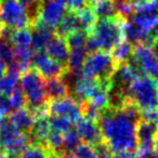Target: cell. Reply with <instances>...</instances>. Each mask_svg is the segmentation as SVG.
Listing matches in <instances>:
<instances>
[{
	"instance_id": "cell-23",
	"label": "cell",
	"mask_w": 158,
	"mask_h": 158,
	"mask_svg": "<svg viewBox=\"0 0 158 158\" xmlns=\"http://www.w3.org/2000/svg\"><path fill=\"white\" fill-rule=\"evenodd\" d=\"M13 48H33L31 47V29L22 28L12 31L9 39Z\"/></svg>"
},
{
	"instance_id": "cell-44",
	"label": "cell",
	"mask_w": 158,
	"mask_h": 158,
	"mask_svg": "<svg viewBox=\"0 0 158 158\" xmlns=\"http://www.w3.org/2000/svg\"><path fill=\"white\" fill-rule=\"evenodd\" d=\"M155 2H156V6H157V8H158V0H155Z\"/></svg>"
},
{
	"instance_id": "cell-27",
	"label": "cell",
	"mask_w": 158,
	"mask_h": 158,
	"mask_svg": "<svg viewBox=\"0 0 158 158\" xmlns=\"http://www.w3.org/2000/svg\"><path fill=\"white\" fill-rule=\"evenodd\" d=\"M82 141L75 129H70L69 131L63 133V147L64 153H72L76 149L77 146L81 144Z\"/></svg>"
},
{
	"instance_id": "cell-19",
	"label": "cell",
	"mask_w": 158,
	"mask_h": 158,
	"mask_svg": "<svg viewBox=\"0 0 158 158\" xmlns=\"http://www.w3.org/2000/svg\"><path fill=\"white\" fill-rule=\"evenodd\" d=\"M88 53L89 50L87 47L70 49L69 55H68L67 62H66V67L68 69V74L76 75L81 73L82 64H84V61Z\"/></svg>"
},
{
	"instance_id": "cell-20",
	"label": "cell",
	"mask_w": 158,
	"mask_h": 158,
	"mask_svg": "<svg viewBox=\"0 0 158 158\" xmlns=\"http://www.w3.org/2000/svg\"><path fill=\"white\" fill-rule=\"evenodd\" d=\"M89 6L98 19H110L118 15L114 0H92Z\"/></svg>"
},
{
	"instance_id": "cell-11",
	"label": "cell",
	"mask_w": 158,
	"mask_h": 158,
	"mask_svg": "<svg viewBox=\"0 0 158 158\" xmlns=\"http://www.w3.org/2000/svg\"><path fill=\"white\" fill-rule=\"evenodd\" d=\"M74 127L84 143L90 144L92 146H97V145L104 142L103 135H102L98 121L91 120V119L85 118V117H80L75 123Z\"/></svg>"
},
{
	"instance_id": "cell-9",
	"label": "cell",
	"mask_w": 158,
	"mask_h": 158,
	"mask_svg": "<svg viewBox=\"0 0 158 158\" xmlns=\"http://www.w3.org/2000/svg\"><path fill=\"white\" fill-rule=\"evenodd\" d=\"M31 67L35 68L44 79L65 77L68 75L66 65L50 57L44 51H35L31 60Z\"/></svg>"
},
{
	"instance_id": "cell-10",
	"label": "cell",
	"mask_w": 158,
	"mask_h": 158,
	"mask_svg": "<svg viewBox=\"0 0 158 158\" xmlns=\"http://www.w3.org/2000/svg\"><path fill=\"white\" fill-rule=\"evenodd\" d=\"M48 108L49 113L53 116L66 117L74 123H76L80 117H82L80 103L69 95L63 99L49 101Z\"/></svg>"
},
{
	"instance_id": "cell-31",
	"label": "cell",
	"mask_w": 158,
	"mask_h": 158,
	"mask_svg": "<svg viewBox=\"0 0 158 158\" xmlns=\"http://www.w3.org/2000/svg\"><path fill=\"white\" fill-rule=\"evenodd\" d=\"M73 154L76 156V158H99L95 147L84 142L76 147Z\"/></svg>"
},
{
	"instance_id": "cell-6",
	"label": "cell",
	"mask_w": 158,
	"mask_h": 158,
	"mask_svg": "<svg viewBox=\"0 0 158 158\" xmlns=\"http://www.w3.org/2000/svg\"><path fill=\"white\" fill-rule=\"evenodd\" d=\"M117 66L110 52L103 50L91 51L84 61L81 74L99 81H110Z\"/></svg>"
},
{
	"instance_id": "cell-41",
	"label": "cell",
	"mask_w": 158,
	"mask_h": 158,
	"mask_svg": "<svg viewBox=\"0 0 158 158\" xmlns=\"http://www.w3.org/2000/svg\"><path fill=\"white\" fill-rule=\"evenodd\" d=\"M2 29H3V25L0 22V38H1V34H2Z\"/></svg>"
},
{
	"instance_id": "cell-16",
	"label": "cell",
	"mask_w": 158,
	"mask_h": 158,
	"mask_svg": "<svg viewBox=\"0 0 158 158\" xmlns=\"http://www.w3.org/2000/svg\"><path fill=\"white\" fill-rule=\"evenodd\" d=\"M50 130L51 128H50V123H49L48 116H42L36 118L31 131L28 132L31 143L46 146L47 138H48V134L50 132Z\"/></svg>"
},
{
	"instance_id": "cell-4",
	"label": "cell",
	"mask_w": 158,
	"mask_h": 158,
	"mask_svg": "<svg viewBox=\"0 0 158 158\" xmlns=\"http://www.w3.org/2000/svg\"><path fill=\"white\" fill-rule=\"evenodd\" d=\"M126 95L141 113L158 110V82L156 78L141 75L130 85Z\"/></svg>"
},
{
	"instance_id": "cell-32",
	"label": "cell",
	"mask_w": 158,
	"mask_h": 158,
	"mask_svg": "<svg viewBox=\"0 0 158 158\" xmlns=\"http://www.w3.org/2000/svg\"><path fill=\"white\" fill-rule=\"evenodd\" d=\"M20 1L25 6V8L28 11L29 16L31 19V25H33L34 21L37 19L38 12H39V9L44 2V0H20Z\"/></svg>"
},
{
	"instance_id": "cell-25",
	"label": "cell",
	"mask_w": 158,
	"mask_h": 158,
	"mask_svg": "<svg viewBox=\"0 0 158 158\" xmlns=\"http://www.w3.org/2000/svg\"><path fill=\"white\" fill-rule=\"evenodd\" d=\"M49 123H50L51 129L55 130L57 132H61V133H65V132L69 131L70 129L74 128L75 125L74 121L66 118V117L53 116V115H51V117L49 118Z\"/></svg>"
},
{
	"instance_id": "cell-22",
	"label": "cell",
	"mask_w": 158,
	"mask_h": 158,
	"mask_svg": "<svg viewBox=\"0 0 158 158\" xmlns=\"http://www.w3.org/2000/svg\"><path fill=\"white\" fill-rule=\"evenodd\" d=\"M21 73L13 68H9L5 76L0 78V93L5 94L9 98V95L13 92L14 89L18 87V84L20 81Z\"/></svg>"
},
{
	"instance_id": "cell-5",
	"label": "cell",
	"mask_w": 158,
	"mask_h": 158,
	"mask_svg": "<svg viewBox=\"0 0 158 158\" xmlns=\"http://www.w3.org/2000/svg\"><path fill=\"white\" fill-rule=\"evenodd\" d=\"M31 143L29 134L20 130L10 119L0 125V154L7 158H19Z\"/></svg>"
},
{
	"instance_id": "cell-12",
	"label": "cell",
	"mask_w": 158,
	"mask_h": 158,
	"mask_svg": "<svg viewBox=\"0 0 158 158\" xmlns=\"http://www.w3.org/2000/svg\"><path fill=\"white\" fill-rule=\"evenodd\" d=\"M66 11H67V8L64 3L53 1V0H44L38 12L37 19L48 24L49 26L55 28L64 18Z\"/></svg>"
},
{
	"instance_id": "cell-1",
	"label": "cell",
	"mask_w": 158,
	"mask_h": 158,
	"mask_svg": "<svg viewBox=\"0 0 158 158\" xmlns=\"http://www.w3.org/2000/svg\"><path fill=\"white\" fill-rule=\"evenodd\" d=\"M140 119V110L130 101L119 108L102 110L98 123L104 143L113 154L135 151L136 125Z\"/></svg>"
},
{
	"instance_id": "cell-37",
	"label": "cell",
	"mask_w": 158,
	"mask_h": 158,
	"mask_svg": "<svg viewBox=\"0 0 158 158\" xmlns=\"http://www.w3.org/2000/svg\"><path fill=\"white\" fill-rule=\"evenodd\" d=\"M154 154L158 157V132L156 133L155 140H154Z\"/></svg>"
},
{
	"instance_id": "cell-38",
	"label": "cell",
	"mask_w": 158,
	"mask_h": 158,
	"mask_svg": "<svg viewBox=\"0 0 158 158\" xmlns=\"http://www.w3.org/2000/svg\"><path fill=\"white\" fill-rule=\"evenodd\" d=\"M152 47L154 48L153 50H154V52H155L156 56L158 57V41H154L153 44H152Z\"/></svg>"
},
{
	"instance_id": "cell-36",
	"label": "cell",
	"mask_w": 158,
	"mask_h": 158,
	"mask_svg": "<svg viewBox=\"0 0 158 158\" xmlns=\"http://www.w3.org/2000/svg\"><path fill=\"white\" fill-rule=\"evenodd\" d=\"M8 70V65L1 57H0V78H2Z\"/></svg>"
},
{
	"instance_id": "cell-28",
	"label": "cell",
	"mask_w": 158,
	"mask_h": 158,
	"mask_svg": "<svg viewBox=\"0 0 158 158\" xmlns=\"http://www.w3.org/2000/svg\"><path fill=\"white\" fill-rule=\"evenodd\" d=\"M66 42H67L68 47L70 49H77V48H82V47H87V40H88V33L86 31L79 29L74 33L69 34L67 37L65 38Z\"/></svg>"
},
{
	"instance_id": "cell-15",
	"label": "cell",
	"mask_w": 158,
	"mask_h": 158,
	"mask_svg": "<svg viewBox=\"0 0 158 158\" xmlns=\"http://www.w3.org/2000/svg\"><path fill=\"white\" fill-rule=\"evenodd\" d=\"M44 90L49 101L63 99L69 94V87L64 77L44 79Z\"/></svg>"
},
{
	"instance_id": "cell-45",
	"label": "cell",
	"mask_w": 158,
	"mask_h": 158,
	"mask_svg": "<svg viewBox=\"0 0 158 158\" xmlns=\"http://www.w3.org/2000/svg\"><path fill=\"white\" fill-rule=\"evenodd\" d=\"M153 156H154V154H153V155L151 156V157H147V158H153ZM135 158H136V157H135Z\"/></svg>"
},
{
	"instance_id": "cell-13",
	"label": "cell",
	"mask_w": 158,
	"mask_h": 158,
	"mask_svg": "<svg viewBox=\"0 0 158 158\" xmlns=\"http://www.w3.org/2000/svg\"><path fill=\"white\" fill-rule=\"evenodd\" d=\"M74 76L75 78L73 81L72 97L77 100L79 103L84 101H89L99 87V80L85 76L81 73L74 75Z\"/></svg>"
},
{
	"instance_id": "cell-7",
	"label": "cell",
	"mask_w": 158,
	"mask_h": 158,
	"mask_svg": "<svg viewBox=\"0 0 158 158\" xmlns=\"http://www.w3.org/2000/svg\"><path fill=\"white\" fill-rule=\"evenodd\" d=\"M0 22L12 31L31 26L28 11L20 0H0Z\"/></svg>"
},
{
	"instance_id": "cell-14",
	"label": "cell",
	"mask_w": 158,
	"mask_h": 158,
	"mask_svg": "<svg viewBox=\"0 0 158 158\" xmlns=\"http://www.w3.org/2000/svg\"><path fill=\"white\" fill-rule=\"evenodd\" d=\"M44 52L50 57L54 59L55 61L66 65L68 55H69V47H68L65 38L60 37L55 34L54 37L47 44Z\"/></svg>"
},
{
	"instance_id": "cell-39",
	"label": "cell",
	"mask_w": 158,
	"mask_h": 158,
	"mask_svg": "<svg viewBox=\"0 0 158 158\" xmlns=\"http://www.w3.org/2000/svg\"><path fill=\"white\" fill-rule=\"evenodd\" d=\"M62 158H76V156H75L73 153H63Z\"/></svg>"
},
{
	"instance_id": "cell-43",
	"label": "cell",
	"mask_w": 158,
	"mask_h": 158,
	"mask_svg": "<svg viewBox=\"0 0 158 158\" xmlns=\"http://www.w3.org/2000/svg\"><path fill=\"white\" fill-rule=\"evenodd\" d=\"M0 158H7V157H6L5 155H1V154H0Z\"/></svg>"
},
{
	"instance_id": "cell-26",
	"label": "cell",
	"mask_w": 158,
	"mask_h": 158,
	"mask_svg": "<svg viewBox=\"0 0 158 158\" xmlns=\"http://www.w3.org/2000/svg\"><path fill=\"white\" fill-rule=\"evenodd\" d=\"M50 151L46 146L31 143L19 158H48Z\"/></svg>"
},
{
	"instance_id": "cell-29",
	"label": "cell",
	"mask_w": 158,
	"mask_h": 158,
	"mask_svg": "<svg viewBox=\"0 0 158 158\" xmlns=\"http://www.w3.org/2000/svg\"><path fill=\"white\" fill-rule=\"evenodd\" d=\"M9 102L11 112L26 106V98H25V94L21 87H16L13 90V92L9 95Z\"/></svg>"
},
{
	"instance_id": "cell-3",
	"label": "cell",
	"mask_w": 158,
	"mask_h": 158,
	"mask_svg": "<svg viewBox=\"0 0 158 158\" xmlns=\"http://www.w3.org/2000/svg\"><path fill=\"white\" fill-rule=\"evenodd\" d=\"M21 88L26 98V106L36 118L49 115V100L44 90V79L34 67H29L21 77Z\"/></svg>"
},
{
	"instance_id": "cell-21",
	"label": "cell",
	"mask_w": 158,
	"mask_h": 158,
	"mask_svg": "<svg viewBox=\"0 0 158 158\" xmlns=\"http://www.w3.org/2000/svg\"><path fill=\"white\" fill-rule=\"evenodd\" d=\"M133 48L134 44H131L128 40H123L120 44H118L112 51V54L114 61L116 62L117 65L127 63L130 62L132 59V54H133Z\"/></svg>"
},
{
	"instance_id": "cell-17",
	"label": "cell",
	"mask_w": 158,
	"mask_h": 158,
	"mask_svg": "<svg viewBox=\"0 0 158 158\" xmlns=\"http://www.w3.org/2000/svg\"><path fill=\"white\" fill-rule=\"evenodd\" d=\"M79 29H82V28L80 26V22H79L77 13L67 10L64 18L60 22V24L55 27V34L57 36H60V37L66 38L69 34L74 33L76 31H79Z\"/></svg>"
},
{
	"instance_id": "cell-24",
	"label": "cell",
	"mask_w": 158,
	"mask_h": 158,
	"mask_svg": "<svg viewBox=\"0 0 158 158\" xmlns=\"http://www.w3.org/2000/svg\"><path fill=\"white\" fill-rule=\"evenodd\" d=\"M77 15H78L81 28L89 34L98 21V18H97V15H95L94 11H93L90 6L88 5L85 9H82L81 11H79L78 13H77Z\"/></svg>"
},
{
	"instance_id": "cell-47",
	"label": "cell",
	"mask_w": 158,
	"mask_h": 158,
	"mask_svg": "<svg viewBox=\"0 0 158 158\" xmlns=\"http://www.w3.org/2000/svg\"><path fill=\"white\" fill-rule=\"evenodd\" d=\"M157 118H158V110H157Z\"/></svg>"
},
{
	"instance_id": "cell-35",
	"label": "cell",
	"mask_w": 158,
	"mask_h": 158,
	"mask_svg": "<svg viewBox=\"0 0 158 158\" xmlns=\"http://www.w3.org/2000/svg\"><path fill=\"white\" fill-rule=\"evenodd\" d=\"M112 158H135L133 155V152H119L114 153Z\"/></svg>"
},
{
	"instance_id": "cell-8",
	"label": "cell",
	"mask_w": 158,
	"mask_h": 158,
	"mask_svg": "<svg viewBox=\"0 0 158 158\" xmlns=\"http://www.w3.org/2000/svg\"><path fill=\"white\" fill-rule=\"evenodd\" d=\"M131 62L143 75L158 78V57L156 56L151 44L141 42L134 44Z\"/></svg>"
},
{
	"instance_id": "cell-18",
	"label": "cell",
	"mask_w": 158,
	"mask_h": 158,
	"mask_svg": "<svg viewBox=\"0 0 158 158\" xmlns=\"http://www.w3.org/2000/svg\"><path fill=\"white\" fill-rule=\"evenodd\" d=\"M9 119L20 130H22L23 132H27V133H28V132L31 131V127H33L34 123H35L36 117L27 107H23V108H20V110L11 112V115H10Z\"/></svg>"
},
{
	"instance_id": "cell-34",
	"label": "cell",
	"mask_w": 158,
	"mask_h": 158,
	"mask_svg": "<svg viewBox=\"0 0 158 158\" xmlns=\"http://www.w3.org/2000/svg\"><path fill=\"white\" fill-rule=\"evenodd\" d=\"M9 113H11L9 98L6 97L2 93H0V114L6 116V115H8Z\"/></svg>"
},
{
	"instance_id": "cell-46",
	"label": "cell",
	"mask_w": 158,
	"mask_h": 158,
	"mask_svg": "<svg viewBox=\"0 0 158 158\" xmlns=\"http://www.w3.org/2000/svg\"><path fill=\"white\" fill-rule=\"evenodd\" d=\"M90 1H92V0H88V2H90Z\"/></svg>"
},
{
	"instance_id": "cell-33",
	"label": "cell",
	"mask_w": 158,
	"mask_h": 158,
	"mask_svg": "<svg viewBox=\"0 0 158 158\" xmlns=\"http://www.w3.org/2000/svg\"><path fill=\"white\" fill-rule=\"evenodd\" d=\"M88 6V0H68L66 3L67 10L78 13Z\"/></svg>"
},
{
	"instance_id": "cell-2",
	"label": "cell",
	"mask_w": 158,
	"mask_h": 158,
	"mask_svg": "<svg viewBox=\"0 0 158 158\" xmlns=\"http://www.w3.org/2000/svg\"><path fill=\"white\" fill-rule=\"evenodd\" d=\"M125 20L120 15L110 19H98L93 28L88 34L87 48L89 52L97 50L110 52L125 40L123 29Z\"/></svg>"
},
{
	"instance_id": "cell-40",
	"label": "cell",
	"mask_w": 158,
	"mask_h": 158,
	"mask_svg": "<svg viewBox=\"0 0 158 158\" xmlns=\"http://www.w3.org/2000/svg\"><path fill=\"white\" fill-rule=\"evenodd\" d=\"M53 1H57V2L64 3V5L66 6V3H67V1H68V0H53Z\"/></svg>"
},
{
	"instance_id": "cell-30",
	"label": "cell",
	"mask_w": 158,
	"mask_h": 158,
	"mask_svg": "<svg viewBox=\"0 0 158 158\" xmlns=\"http://www.w3.org/2000/svg\"><path fill=\"white\" fill-rule=\"evenodd\" d=\"M0 57L7 63L8 66L13 62L14 59L13 47L9 40L5 38H0Z\"/></svg>"
},
{
	"instance_id": "cell-42",
	"label": "cell",
	"mask_w": 158,
	"mask_h": 158,
	"mask_svg": "<svg viewBox=\"0 0 158 158\" xmlns=\"http://www.w3.org/2000/svg\"><path fill=\"white\" fill-rule=\"evenodd\" d=\"M3 119H5V116H3V115L0 114V125H1V123H2Z\"/></svg>"
}]
</instances>
